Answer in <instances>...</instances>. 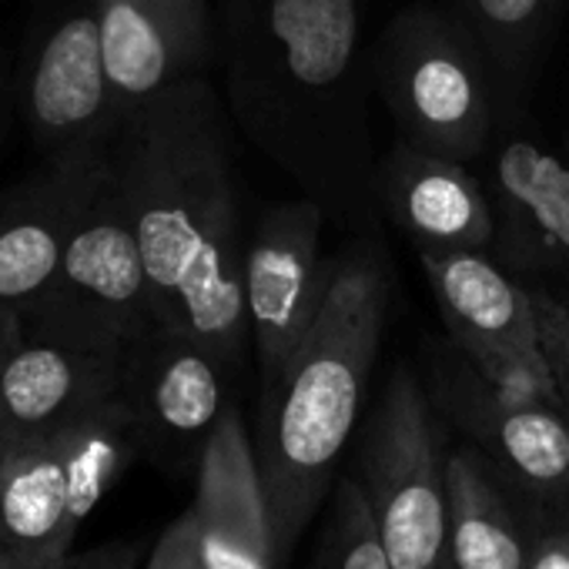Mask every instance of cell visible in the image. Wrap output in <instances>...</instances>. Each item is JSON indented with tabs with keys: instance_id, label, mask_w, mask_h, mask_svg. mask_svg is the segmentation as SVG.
I'll list each match as a JSON object with an SVG mask.
<instances>
[{
	"instance_id": "6da1fadb",
	"label": "cell",
	"mask_w": 569,
	"mask_h": 569,
	"mask_svg": "<svg viewBox=\"0 0 569 569\" xmlns=\"http://www.w3.org/2000/svg\"><path fill=\"white\" fill-rule=\"evenodd\" d=\"M369 0H221L218 48L228 108L244 138L332 221L372 228L376 48Z\"/></svg>"
},
{
	"instance_id": "7a4b0ae2",
	"label": "cell",
	"mask_w": 569,
	"mask_h": 569,
	"mask_svg": "<svg viewBox=\"0 0 569 569\" xmlns=\"http://www.w3.org/2000/svg\"><path fill=\"white\" fill-rule=\"evenodd\" d=\"M114 144L158 322L204 339L244 369V238L214 88L204 78L174 84Z\"/></svg>"
},
{
	"instance_id": "3957f363",
	"label": "cell",
	"mask_w": 569,
	"mask_h": 569,
	"mask_svg": "<svg viewBox=\"0 0 569 569\" xmlns=\"http://www.w3.org/2000/svg\"><path fill=\"white\" fill-rule=\"evenodd\" d=\"M389 299L392 274L376 241L366 238L336 254L312 332L281 376L261 389L254 456L271 509L278 569L329 499L339 462L359 432Z\"/></svg>"
},
{
	"instance_id": "277c9868",
	"label": "cell",
	"mask_w": 569,
	"mask_h": 569,
	"mask_svg": "<svg viewBox=\"0 0 569 569\" xmlns=\"http://www.w3.org/2000/svg\"><path fill=\"white\" fill-rule=\"evenodd\" d=\"M379 101L396 138L432 154L479 164L496 138L499 94L476 38L449 8L399 11L376 41Z\"/></svg>"
},
{
	"instance_id": "5b68a950",
	"label": "cell",
	"mask_w": 569,
	"mask_h": 569,
	"mask_svg": "<svg viewBox=\"0 0 569 569\" xmlns=\"http://www.w3.org/2000/svg\"><path fill=\"white\" fill-rule=\"evenodd\" d=\"M452 432L416 369L399 362L369 409L352 479L396 569H442Z\"/></svg>"
},
{
	"instance_id": "8992f818",
	"label": "cell",
	"mask_w": 569,
	"mask_h": 569,
	"mask_svg": "<svg viewBox=\"0 0 569 569\" xmlns=\"http://www.w3.org/2000/svg\"><path fill=\"white\" fill-rule=\"evenodd\" d=\"M134 459L141 449L118 396L71 429L0 456V549L21 566L71 552Z\"/></svg>"
},
{
	"instance_id": "52a82bcc",
	"label": "cell",
	"mask_w": 569,
	"mask_h": 569,
	"mask_svg": "<svg viewBox=\"0 0 569 569\" xmlns=\"http://www.w3.org/2000/svg\"><path fill=\"white\" fill-rule=\"evenodd\" d=\"M244 369L204 339L164 322L138 336L121 366L118 402L128 412L141 459L171 476L198 469L231 389Z\"/></svg>"
},
{
	"instance_id": "ba28073f",
	"label": "cell",
	"mask_w": 569,
	"mask_h": 569,
	"mask_svg": "<svg viewBox=\"0 0 569 569\" xmlns=\"http://www.w3.org/2000/svg\"><path fill=\"white\" fill-rule=\"evenodd\" d=\"M449 342L499 392L562 406L549 376L529 289L492 251H416Z\"/></svg>"
},
{
	"instance_id": "9c48e42d",
	"label": "cell",
	"mask_w": 569,
	"mask_h": 569,
	"mask_svg": "<svg viewBox=\"0 0 569 569\" xmlns=\"http://www.w3.org/2000/svg\"><path fill=\"white\" fill-rule=\"evenodd\" d=\"M0 369V456L44 442L118 396L131 342L78 319L31 309Z\"/></svg>"
},
{
	"instance_id": "30bf717a",
	"label": "cell",
	"mask_w": 569,
	"mask_h": 569,
	"mask_svg": "<svg viewBox=\"0 0 569 569\" xmlns=\"http://www.w3.org/2000/svg\"><path fill=\"white\" fill-rule=\"evenodd\" d=\"M38 309L104 329L124 342H134L158 326L118 144H111L98 161L64 248L58 284Z\"/></svg>"
},
{
	"instance_id": "8fae6325",
	"label": "cell",
	"mask_w": 569,
	"mask_h": 569,
	"mask_svg": "<svg viewBox=\"0 0 569 569\" xmlns=\"http://www.w3.org/2000/svg\"><path fill=\"white\" fill-rule=\"evenodd\" d=\"M426 389L452 439L472 446L506 482L532 499L569 496L566 409L499 392L452 342L429 356Z\"/></svg>"
},
{
	"instance_id": "7c38bea8",
	"label": "cell",
	"mask_w": 569,
	"mask_h": 569,
	"mask_svg": "<svg viewBox=\"0 0 569 569\" xmlns=\"http://www.w3.org/2000/svg\"><path fill=\"white\" fill-rule=\"evenodd\" d=\"M326 208L312 198L271 204L244 241V316L258 386L268 389L312 332L336 258L322 254Z\"/></svg>"
},
{
	"instance_id": "4fadbf2b",
	"label": "cell",
	"mask_w": 569,
	"mask_h": 569,
	"mask_svg": "<svg viewBox=\"0 0 569 569\" xmlns=\"http://www.w3.org/2000/svg\"><path fill=\"white\" fill-rule=\"evenodd\" d=\"M18 98L48 158L94 151L121 134L104 64L101 0H58L31 44Z\"/></svg>"
},
{
	"instance_id": "5bb4252c",
	"label": "cell",
	"mask_w": 569,
	"mask_h": 569,
	"mask_svg": "<svg viewBox=\"0 0 569 569\" xmlns=\"http://www.w3.org/2000/svg\"><path fill=\"white\" fill-rule=\"evenodd\" d=\"M492 254L522 281H569V158L526 134H496L479 158Z\"/></svg>"
},
{
	"instance_id": "9a60e30c",
	"label": "cell",
	"mask_w": 569,
	"mask_h": 569,
	"mask_svg": "<svg viewBox=\"0 0 569 569\" xmlns=\"http://www.w3.org/2000/svg\"><path fill=\"white\" fill-rule=\"evenodd\" d=\"M101 41L118 128L188 78L218 41L208 0H101Z\"/></svg>"
},
{
	"instance_id": "2e32d148",
	"label": "cell",
	"mask_w": 569,
	"mask_h": 569,
	"mask_svg": "<svg viewBox=\"0 0 569 569\" xmlns=\"http://www.w3.org/2000/svg\"><path fill=\"white\" fill-rule=\"evenodd\" d=\"M111 144L48 158L41 171L0 198V302L21 316L51 299L91 178Z\"/></svg>"
},
{
	"instance_id": "e0dca14e",
	"label": "cell",
	"mask_w": 569,
	"mask_h": 569,
	"mask_svg": "<svg viewBox=\"0 0 569 569\" xmlns=\"http://www.w3.org/2000/svg\"><path fill=\"white\" fill-rule=\"evenodd\" d=\"M379 204L416 251H492L496 244L492 208L479 171L402 138L379 161Z\"/></svg>"
},
{
	"instance_id": "ac0fdd59",
	"label": "cell",
	"mask_w": 569,
	"mask_h": 569,
	"mask_svg": "<svg viewBox=\"0 0 569 569\" xmlns=\"http://www.w3.org/2000/svg\"><path fill=\"white\" fill-rule=\"evenodd\" d=\"M191 509L208 569H278L254 439L238 406H228L194 469Z\"/></svg>"
},
{
	"instance_id": "d6986e66",
	"label": "cell",
	"mask_w": 569,
	"mask_h": 569,
	"mask_svg": "<svg viewBox=\"0 0 569 569\" xmlns=\"http://www.w3.org/2000/svg\"><path fill=\"white\" fill-rule=\"evenodd\" d=\"M529 499L472 446L449 449V526L442 569H522Z\"/></svg>"
},
{
	"instance_id": "ffe728a7",
	"label": "cell",
	"mask_w": 569,
	"mask_h": 569,
	"mask_svg": "<svg viewBox=\"0 0 569 569\" xmlns=\"http://www.w3.org/2000/svg\"><path fill=\"white\" fill-rule=\"evenodd\" d=\"M562 4L566 0H446L452 18L476 38L489 61L499 114H509L529 88Z\"/></svg>"
},
{
	"instance_id": "44dd1931",
	"label": "cell",
	"mask_w": 569,
	"mask_h": 569,
	"mask_svg": "<svg viewBox=\"0 0 569 569\" xmlns=\"http://www.w3.org/2000/svg\"><path fill=\"white\" fill-rule=\"evenodd\" d=\"M309 569H396L369 502L349 469L339 472L329 492V519Z\"/></svg>"
},
{
	"instance_id": "7402d4cb",
	"label": "cell",
	"mask_w": 569,
	"mask_h": 569,
	"mask_svg": "<svg viewBox=\"0 0 569 569\" xmlns=\"http://www.w3.org/2000/svg\"><path fill=\"white\" fill-rule=\"evenodd\" d=\"M526 289L549 376L569 412V281H526Z\"/></svg>"
},
{
	"instance_id": "603a6c76",
	"label": "cell",
	"mask_w": 569,
	"mask_h": 569,
	"mask_svg": "<svg viewBox=\"0 0 569 569\" xmlns=\"http://www.w3.org/2000/svg\"><path fill=\"white\" fill-rule=\"evenodd\" d=\"M522 569H569V496L529 499V542Z\"/></svg>"
},
{
	"instance_id": "cb8c5ba5",
	"label": "cell",
	"mask_w": 569,
	"mask_h": 569,
	"mask_svg": "<svg viewBox=\"0 0 569 569\" xmlns=\"http://www.w3.org/2000/svg\"><path fill=\"white\" fill-rule=\"evenodd\" d=\"M148 569H208L204 556H201V539H198V522H194L191 506L164 526V532L158 536V542L148 556Z\"/></svg>"
},
{
	"instance_id": "d4e9b609",
	"label": "cell",
	"mask_w": 569,
	"mask_h": 569,
	"mask_svg": "<svg viewBox=\"0 0 569 569\" xmlns=\"http://www.w3.org/2000/svg\"><path fill=\"white\" fill-rule=\"evenodd\" d=\"M144 552V542L138 539H114L84 552H64L58 559L28 566V569H138V559Z\"/></svg>"
},
{
	"instance_id": "484cf974",
	"label": "cell",
	"mask_w": 569,
	"mask_h": 569,
	"mask_svg": "<svg viewBox=\"0 0 569 569\" xmlns=\"http://www.w3.org/2000/svg\"><path fill=\"white\" fill-rule=\"evenodd\" d=\"M21 336H24V322H21V312H18V309H11V306H4V302H0V369H4L8 356H11V352L18 349Z\"/></svg>"
},
{
	"instance_id": "4316f807",
	"label": "cell",
	"mask_w": 569,
	"mask_h": 569,
	"mask_svg": "<svg viewBox=\"0 0 569 569\" xmlns=\"http://www.w3.org/2000/svg\"><path fill=\"white\" fill-rule=\"evenodd\" d=\"M4 108H8V78L4 68H0V121H4Z\"/></svg>"
},
{
	"instance_id": "83f0119b",
	"label": "cell",
	"mask_w": 569,
	"mask_h": 569,
	"mask_svg": "<svg viewBox=\"0 0 569 569\" xmlns=\"http://www.w3.org/2000/svg\"><path fill=\"white\" fill-rule=\"evenodd\" d=\"M0 569H28V566H21L14 556H8L4 549H0Z\"/></svg>"
}]
</instances>
